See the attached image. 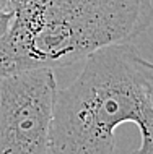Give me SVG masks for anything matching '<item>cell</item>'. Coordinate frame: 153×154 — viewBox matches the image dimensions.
Wrapping results in <instances>:
<instances>
[{
  "label": "cell",
  "mask_w": 153,
  "mask_h": 154,
  "mask_svg": "<svg viewBox=\"0 0 153 154\" xmlns=\"http://www.w3.org/2000/svg\"><path fill=\"white\" fill-rule=\"evenodd\" d=\"M151 18V0H28L0 41V76L72 65L129 42Z\"/></svg>",
  "instance_id": "obj_2"
},
{
  "label": "cell",
  "mask_w": 153,
  "mask_h": 154,
  "mask_svg": "<svg viewBox=\"0 0 153 154\" xmlns=\"http://www.w3.org/2000/svg\"><path fill=\"white\" fill-rule=\"evenodd\" d=\"M13 18H15L13 13L5 11V10L0 8V41L5 37V34L8 32V29H10L11 23H13Z\"/></svg>",
  "instance_id": "obj_4"
},
{
  "label": "cell",
  "mask_w": 153,
  "mask_h": 154,
  "mask_svg": "<svg viewBox=\"0 0 153 154\" xmlns=\"http://www.w3.org/2000/svg\"><path fill=\"white\" fill-rule=\"evenodd\" d=\"M127 122L142 136L134 154H153V62L129 42L91 54L75 80L57 89L49 151L114 154V131Z\"/></svg>",
  "instance_id": "obj_1"
},
{
  "label": "cell",
  "mask_w": 153,
  "mask_h": 154,
  "mask_svg": "<svg viewBox=\"0 0 153 154\" xmlns=\"http://www.w3.org/2000/svg\"><path fill=\"white\" fill-rule=\"evenodd\" d=\"M56 96L52 70L0 76V154H47Z\"/></svg>",
  "instance_id": "obj_3"
},
{
  "label": "cell",
  "mask_w": 153,
  "mask_h": 154,
  "mask_svg": "<svg viewBox=\"0 0 153 154\" xmlns=\"http://www.w3.org/2000/svg\"><path fill=\"white\" fill-rule=\"evenodd\" d=\"M26 2H28V0H0V8L15 15Z\"/></svg>",
  "instance_id": "obj_5"
}]
</instances>
